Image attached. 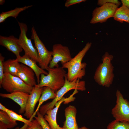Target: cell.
I'll return each mask as SVG.
<instances>
[{"mask_svg": "<svg viewBox=\"0 0 129 129\" xmlns=\"http://www.w3.org/2000/svg\"><path fill=\"white\" fill-rule=\"evenodd\" d=\"M52 51V58L48 66L49 68L59 67L58 64L59 62H60L63 65L72 58L68 47L60 44L54 45Z\"/></svg>", "mask_w": 129, "mask_h": 129, "instance_id": "9", "label": "cell"}, {"mask_svg": "<svg viewBox=\"0 0 129 129\" xmlns=\"http://www.w3.org/2000/svg\"><path fill=\"white\" fill-rule=\"evenodd\" d=\"M78 92L77 90L75 89L72 94L69 97L66 98L63 97L56 103L54 108L49 109L46 112L44 117L51 129H63L62 127H60L58 124L57 121L56 116L58 109L62 103L66 104L74 101L75 98L73 96Z\"/></svg>", "mask_w": 129, "mask_h": 129, "instance_id": "11", "label": "cell"}, {"mask_svg": "<svg viewBox=\"0 0 129 129\" xmlns=\"http://www.w3.org/2000/svg\"><path fill=\"white\" fill-rule=\"evenodd\" d=\"M29 125L27 124H24L23 126L20 128L19 127H16L15 129H26L28 126Z\"/></svg>", "mask_w": 129, "mask_h": 129, "instance_id": "31", "label": "cell"}, {"mask_svg": "<svg viewBox=\"0 0 129 129\" xmlns=\"http://www.w3.org/2000/svg\"><path fill=\"white\" fill-rule=\"evenodd\" d=\"M3 65L4 73H8L17 76L20 68L21 64L16 59H9L4 61Z\"/></svg>", "mask_w": 129, "mask_h": 129, "instance_id": "19", "label": "cell"}, {"mask_svg": "<svg viewBox=\"0 0 129 129\" xmlns=\"http://www.w3.org/2000/svg\"><path fill=\"white\" fill-rule=\"evenodd\" d=\"M33 70L29 67L23 64L21 67L17 76L20 78L27 85L33 87L36 85Z\"/></svg>", "mask_w": 129, "mask_h": 129, "instance_id": "16", "label": "cell"}, {"mask_svg": "<svg viewBox=\"0 0 129 129\" xmlns=\"http://www.w3.org/2000/svg\"><path fill=\"white\" fill-rule=\"evenodd\" d=\"M5 0H0V5H3L5 2Z\"/></svg>", "mask_w": 129, "mask_h": 129, "instance_id": "34", "label": "cell"}, {"mask_svg": "<svg viewBox=\"0 0 129 129\" xmlns=\"http://www.w3.org/2000/svg\"><path fill=\"white\" fill-rule=\"evenodd\" d=\"M29 94L20 91H16L9 93H0V96L3 98L12 99L20 106L19 113H25V107Z\"/></svg>", "mask_w": 129, "mask_h": 129, "instance_id": "14", "label": "cell"}, {"mask_svg": "<svg viewBox=\"0 0 129 129\" xmlns=\"http://www.w3.org/2000/svg\"><path fill=\"white\" fill-rule=\"evenodd\" d=\"M18 40V38L13 35L9 37L0 36V45L14 54L16 58L20 56V53L23 50L19 44Z\"/></svg>", "mask_w": 129, "mask_h": 129, "instance_id": "13", "label": "cell"}, {"mask_svg": "<svg viewBox=\"0 0 129 129\" xmlns=\"http://www.w3.org/2000/svg\"><path fill=\"white\" fill-rule=\"evenodd\" d=\"M108 3H113L118 6L121 4V3L118 0H98L97 1V4L99 6H101Z\"/></svg>", "mask_w": 129, "mask_h": 129, "instance_id": "27", "label": "cell"}, {"mask_svg": "<svg viewBox=\"0 0 129 129\" xmlns=\"http://www.w3.org/2000/svg\"><path fill=\"white\" fill-rule=\"evenodd\" d=\"M86 0H67L65 3V5L66 7H68L70 6L76 4L85 2Z\"/></svg>", "mask_w": 129, "mask_h": 129, "instance_id": "29", "label": "cell"}, {"mask_svg": "<svg viewBox=\"0 0 129 129\" xmlns=\"http://www.w3.org/2000/svg\"><path fill=\"white\" fill-rule=\"evenodd\" d=\"M0 88L2 87L7 92L11 93L20 91L30 94L33 87L26 84L20 78L7 73H4V76Z\"/></svg>", "mask_w": 129, "mask_h": 129, "instance_id": "6", "label": "cell"}, {"mask_svg": "<svg viewBox=\"0 0 129 129\" xmlns=\"http://www.w3.org/2000/svg\"><path fill=\"white\" fill-rule=\"evenodd\" d=\"M32 5L20 7H16L15 9L6 12H3L0 14V23L4 22L8 18L12 17L16 18L21 12L31 7Z\"/></svg>", "mask_w": 129, "mask_h": 129, "instance_id": "21", "label": "cell"}, {"mask_svg": "<svg viewBox=\"0 0 129 129\" xmlns=\"http://www.w3.org/2000/svg\"><path fill=\"white\" fill-rule=\"evenodd\" d=\"M5 112H6L11 119L13 121H19L23 123L24 124L30 125L32 121L27 120L23 117L22 116L19 115L13 111L6 108Z\"/></svg>", "mask_w": 129, "mask_h": 129, "instance_id": "24", "label": "cell"}, {"mask_svg": "<svg viewBox=\"0 0 129 129\" xmlns=\"http://www.w3.org/2000/svg\"><path fill=\"white\" fill-rule=\"evenodd\" d=\"M113 18L115 20L120 22H125L129 23V10L123 5L118 7Z\"/></svg>", "mask_w": 129, "mask_h": 129, "instance_id": "20", "label": "cell"}, {"mask_svg": "<svg viewBox=\"0 0 129 129\" xmlns=\"http://www.w3.org/2000/svg\"><path fill=\"white\" fill-rule=\"evenodd\" d=\"M43 90V87H39L36 84L33 87L29 94L26 104L24 115L29 119L34 112L35 107L38 102Z\"/></svg>", "mask_w": 129, "mask_h": 129, "instance_id": "12", "label": "cell"}, {"mask_svg": "<svg viewBox=\"0 0 129 129\" xmlns=\"http://www.w3.org/2000/svg\"><path fill=\"white\" fill-rule=\"evenodd\" d=\"M47 70L48 74H41L40 82L37 85L39 87H48L56 92L64 85L66 72L62 67L53 68L48 67Z\"/></svg>", "mask_w": 129, "mask_h": 129, "instance_id": "3", "label": "cell"}, {"mask_svg": "<svg viewBox=\"0 0 129 129\" xmlns=\"http://www.w3.org/2000/svg\"><path fill=\"white\" fill-rule=\"evenodd\" d=\"M32 121V124L29 125L26 129H43L40 125L36 119H33Z\"/></svg>", "mask_w": 129, "mask_h": 129, "instance_id": "28", "label": "cell"}, {"mask_svg": "<svg viewBox=\"0 0 129 129\" xmlns=\"http://www.w3.org/2000/svg\"><path fill=\"white\" fill-rule=\"evenodd\" d=\"M122 5L124 6L129 10V0H121Z\"/></svg>", "mask_w": 129, "mask_h": 129, "instance_id": "30", "label": "cell"}, {"mask_svg": "<svg viewBox=\"0 0 129 129\" xmlns=\"http://www.w3.org/2000/svg\"><path fill=\"white\" fill-rule=\"evenodd\" d=\"M106 129H129V122L114 119L109 123Z\"/></svg>", "mask_w": 129, "mask_h": 129, "instance_id": "23", "label": "cell"}, {"mask_svg": "<svg viewBox=\"0 0 129 129\" xmlns=\"http://www.w3.org/2000/svg\"><path fill=\"white\" fill-rule=\"evenodd\" d=\"M78 129H90L85 126H82L81 127L79 128Z\"/></svg>", "mask_w": 129, "mask_h": 129, "instance_id": "35", "label": "cell"}, {"mask_svg": "<svg viewBox=\"0 0 129 129\" xmlns=\"http://www.w3.org/2000/svg\"><path fill=\"white\" fill-rule=\"evenodd\" d=\"M2 124L0 122V129H8Z\"/></svg>", "mask_w": 129, "mask_h": 129, "instance_id": "33", "label": "cell"}, {"mask_svg": "<svg viewBox=\"0 0 129 129\" xmlns=\"http://www.w3.org/2000/svg\"><path fill=\"white\" fill-rule=\"evenodd\" d=\"M31 33V38L34 41V47L38 53L39 65L42 69L47 70L52 59V52L46 48L39 38L34 27L32 28Z\"/></svg>", "mask_w": 129, "mask_h": 129, "instance_id": "5", "label": "cell"}, {"mask_svg": "<svg viewBox=\"0 0 129 129\" xmlns=\"http://www.w3.org/2000/svg\"><path fill=\"white\" fill-rule=\"evenodd\" d=\"M20 33L18 38V43L23 49L25 54L36 62L38 63V56L37 50L33 46L30 39L27 35L28 28L26 24L23 22H18Z\"/></svg>", "mask_w": 129, "mask_h": 129, "instance_id": "8", "label": "cell"}, {"mask_svg": "<svg viewBox=\"0 0 129 129\" xmlns=\"http://www.w3.org/2000/svg\"><path fill=\"white\" fill-rule=\"evenodd\" d=\"M116 95V104L112 109L111 114L115 120L129 122V101L124 98L118 90Z\"/></svg>", "mask_w": 129, "mask_h": 129, "instance_id": "7", "label": "cell"}, {"mask_svg": "<svg viewBox=\"0 0 129 129\" xmlns=\"http://www.w3.org/2000/svg\"><path fill=\"white\" fill-rule=\"evenodd\" d=\"M91 45V42L87 43L82 50L73 58L62 65L63 68H66L68 70L66 76L70 81H72L76 79H81L85 75L87 64L85 62H82V60Z\"/></svg>", "mask_w": 129, "mask_h": 129, "instance_id": "1", "label": "cell"}, {"mask_svg": "<svg viewBox=\"0 0 129 129\" xmlns=\"http://www.w3.org/2000/svg\"><path fill=\"white\" fill-rule=\"evenodd\" d=\"M113 56L106 52L102 56V62L97 68L93 76L95 82L99 85L109 87L114 77V67L111 63Z\"/></svg>", "mask_w": 129, "mask_h": 129, "instance_id": "2", "label": "cell"}, {"mask_svg": "<svg viewBox=\"0 0 129 129\" xmlns=\"http://www.w3.org/2000/svg\"><path fill=\"white\" fill-rule=\"evenodd\" d=\"M77 109L74 106L70 105L64 110L65 120L63 129H78L76 119Z\"/></svg>", "mask_w": 129, "mask_h": 129, "instance_id": "15", "label": "cell"}, {"mask_svg": "<svg viewBox=\"0 0 129 129\" xmlns=\"http://www.w3.org/2000/svg\"><path fill=\"white\" fill-rule=\"evenodd\" d=\"M56 96L55 92L50 88L46 86L43 87V91L38 101L37 107L33 115L29 120L32 121L33 119V118H34L37 113L39 111L41 105L44 102L49 99H54Z\"/></svg>", "mask_w": 129, "mask_h": 129, "instance_id": "18", "label": "cell"}, {"mask_svg": "<svg viewBox=\"0 0 129 129\" xmlns=\"http://www.w3.org/2000/svg\"><path fill=\"white\" fill-rule=\"evenodd\" d=\"M16 59L18 62L27 66L33 70L37 77L38 84L40 82V76L41 74H43L47 75L48 74V72L38 67L36 62L25 54L22 56H20Z\"/></svg>", "mask_w": 129, "mask_h": 129, "instance_id": "17", "label": "cell"}, {"mask_svg": "<svg viewBox=\"0 0 129 129\" xmlns=\"http://www.w3.org/2000/svg\"><path fill=\"white\" fill-rule=\"evenodd\" d=\"M85 81H80L76 79L72 81H70L67 79L66 75L65 77V83L63 86L55 92L56 96L52 101L41 106L39 111L43 116L46 112L50 109L54 108L56 103L61 100L64 95L68 92L72 90L77 89L78 91H84L86 90Z\"/></svg>", "mask_w": 129, "mask_h": 129, "instance_id": "4", "label": "cell"}, {"mask_svg": "<svg viewBox=\"0 0 129 129\" xmlns=\"http://www.w3.org/2000/svg\"><path fill=\"white\" fill-rule=\"evenodd\" d=\"M36 114L37 116H35L34 118L38 121L43 129H51L44 116L40 113L39 111Z\"/></svg>", "mask_w": 129, "mask_h": 129, "instance_id": "25", "label": "cell"}, {"mask_svg": "<svg viewBox=\"0 0 129 129\" xmlns=\"http://www.w3.org/2000/svg\"><path fill=\"white\" fill-rule=\"evenodd\" d=\"M6 108L1 103H0V110L5 111Z\"/></svg>", "mask_w": 129, "mask_h": 129, "instance_id": "32", "label": "cell"}, {"mask_svg": "<svg viewBox=\"0 0 129 129\" xmlns=\"http://www.w3.org/2000/svg\"><path fill=\"white\" fill-rule=\"evenodd\" d=\"M5 57L0 54V85L1 84L4 76L3 63Z\"/></svg>", "mask_w": 129, "mask_h": 129, "instance_id": "26", "label": "cell"}, {"mask_svg": "<svg viewBox=\"0 0 129 129\" xmlns=\"http://www.w3.org/2000/svg\"><path fill=\"white\" fill-rule=\"evenodd\" d=\"M118 7L113 3H108L96 7L93 11L90 23L95 24L106 22L109 18L113 17Z\"/></svg>", "mask_w": 129, "mask_h": 129, "instance_id": "10", "label": "cell"}, {"mask_svg": "<svg viewBox=\"0 0 129 129\" xmlns=\"http://www.w3.org/2000/svg\"><path fill=\"white\" fill-rule=\"evenodd\" d=\"M0 122L8 129L13 128L17 125L16 121L13 120L5 112L0 111Z\"/></svg>", "mask_w": 129, "mask_h": 129, "instance_id": "22", "label": "cell"}]
</instances>
